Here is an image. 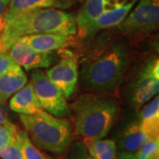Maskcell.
<instances>
[{
	"mask_svg": "<svg viewBox=\"0 0 159 159\" xmlns=\"http://www.w3.org/2000/svg\"><path fill=\"white\" fill-rule=\"evenodd\" d=\"M132 60L129 46L114 42L97 47L83 58L78 82L84 93L108 95L119 89Z\"/></svg>",
	"mask_w": 159,
	"mask_h": 159,
	"instance_id": "obj_1",
	"label": "cell"
},
{
	"mask_svg": "<svg viewBox=\"0 0 159 159\" xmlns=\"http://www.w3.org/2000/svg\"><path fill=\"white\" fill-rule=\"evenodd\" d=\"M74 132L83 139H102L119 118V100L111 95L81 94L71 105Z\"/></svg>",
	"mask_w": 159,
	"mask_h": 159,
	"instance_id": "obj_2",
	"label": "cell"
},
{
	"mask_svg": "<svg viewBox=\"0 0 159 159\" xmlns=\"http://www.w3.org/2000/svg\"><path fill=\"white\" fill-rule=\"evenodd\" d=\"M76 32L73 13L57 8H40L21 12L6 23L0 39L8 51L15 41L26 35L49 33L75 34Z\"/></svg>",
	"mask_w": 159,
	"mask_h": 159,
	"instance_id": "obj_3",
	"label": "cell"
},
{
	"mask_svg": "<svg viewBox=\"0 0 159 159\" xmlns=\"http://www.w3.org/2000/svg\"><path fill=\"white\" fill-rule=\"evenodd\" d=\"M20 122L37 148L62 155L73 141V127L68 119L41 110L30 115H20Z\"/></svg>",
	"mask_w": 159,
	"mask_h": 159,
	"instance_id": "obj_4",
	"label": "cell"
},
{
	"mask_svg": "<svg viewBox=\"0 0 159 159\" xmlns=\"http://www.w3.org/2000/svg\"><path fill=\"white\" fill-rule=\"evenodd\" d=\"M159 23V0H141L116 28L127 37H142L156 31Z\"/></svg>",
	"mask_w": 159,
	"mask_h": 159,
	"instance_id": "obj_5",
	"label": "cell"
},
{
	"mask_svg": "<svg viewBox=\"0 0 159 159\" xmlns=\"http://www.w3.org/2000/svg\"><path fill=\"white\" fill-rule=\"evenodd\" d=\"M30 82L43 110L58 118L71 117L70 105L61 89L40 69L31 70Z\"/></svg>",
	"mask_w": 159,
	"mask_h": 159,
	"instance_id": "obj_6",
	"label": "cell"
},
{
	"mask_svg": "<svg viewBox=\"0 0 159 159\" xmlns=\"http://www.w3.org/2000/svg\"><path fill=\"white\" fill-rule=\"evenodd\" d=\"M159 90V60L149 58L142 65L131 82L128 91L129 102L140 107L157 96Z\"/></svg>",
	"mask_w": 159,
	"mask_h": 159,
	"instance_id": "obj_7",
	"label": "cell"
},
{
	"mask_svg": "<svg viewBox=\"0 0 159 159\" xmlns=\"http://www.w3.org/2000/svg\"><path fill=\"white\" fill-rule=\"evenodd\" d=\"M45 74L47 77L61 89L64 96L69 98L75 92L78 84V57L73 52L66 51L60 60L54 66L47 70Z\"/></svg>",
	"mask_w": 159,
	"mask_h": 159,
	"instance_id": "obj_8",
	"label": "cell"
},
{
	"mask_svg": "<svg viewBox=\"0 0 159 159\" xmlns=\"http://www.w3.org/2000/svg\"><path fill=\"white\" fill-rule=\"evenodd\" d=\"M137 1L138 0H102V13L91 26L87 38L92 37L100 30L118 26L126 17Z\"/></svg>",
	"mask_w": 159,
	"mask_h": 159,
	"instance_id": "obj_9",
	"label": "cell"
},
{
	"mask_svg": "<svg viewBox=\"0 0 159 159\" xmlns=\"http://www.w3.org/2000/svg\"><path fill=\"white\" fill-rule=\"evenodd\" d=\"M8 52L14 62L26 71L47 68L55 61V55L52 52L35 51L20 40L13 43Z\"/></svg>",
	"mask_w": 159,
	"mask_h": 159,
	"instance_id": "obj_10",
	"label": "cell"
},
{
	"mask_svg": "<svg viewBox=\"0 0 159 159\" xmlns=\"http://www.w3.org/2000/svg\"><path fill=\"white\" fill-rule=\"evenodd\" d=\"M20 41L30 46L32 49L42 52H53L61 50L74 43V34L62 33L31 34L20 37Z\"/></svg>",
	"mask_w": 159,
	"mask_h": 159,
	"instance_id": "obj_11",
	"label": "cell"
},
{
	"mask_svg": "<svg viewBox=\"0 0 159 159\" xmlns=\"http://www.w3.org/2000/svg\"><path fill=\"white\" fill-rule=\"evenodd\" d=\"M74 0H11L9 7L4 15L5 22L12 20L20 13L40 8L68 9L74 6Z\"/></svg>",
	"mask_w": 159,
	"mask_h": 159,
	"instance_id": "obj_12",
	"label": "cell"
},
{
	"mask_svg": "<svg viewBox=\"0 0 159 159\" xmlns=\"http://www.w3.org/2000/svg\"><path fill=\"white\" fill-rule=\"evenodd\" d=\"M9 107L12 111L24 115L34 114L43 110L30 81L12 95Z\"/></svg>",
	"mask_w": 159,
	"mask_h": 159,
	"instance_id": "obj_13",
	"label": "cell"
},
{
	"mask_svg": "<svg viewBox=\"0 0 159 159\" xmlns=\"http://www.w3.org/2000/svg\"><path fill=\"white\" fill-rule=\"evenodd\" d=\"M148 140L142 130L139 119L134 120L125 126L119 136V147L123 151L135 152Z\"/></svg>",
	"mask_w": 159,
	"mask_h": 159,
	"instance_id": "obj_14",
	"label": "cell"
},
{
	"mask_svg": "<svg viewBox=\"0 0 159 159\" xmlns=\"http://www.w3.org/2000/svg\"><path fill=\"white\" fill-rule=\"evenodd\" d=\"M142 130L148 139L159 137V97L156 96L147 103L139 115Z\"/></svg>",
	"mask_w": 159,
	"mask_h": 159,
	"instance_id": "obj_15",
	"label": "cell"
},
{
	"mask_svg": "<svg viewBox=\"0 0 159 159\" xmlns=\"http://www.w3.org/2000/svg\"><path fill=\"white\" fill-rule=\"evenodd\" d=\"M28 80L27 74L20 66L0 76V101L6 102L8 98L26 85Z\"/></svg>",
	"mask_w": 159,
	"mask_h": 159,
	"instance_id": "obj_16",
	"label": "cell"
},
{
	"mask_svg": "<svg viewBox=\"0 0 159 159\" xmlns=\"http://www.w3.org/2000/svg\"><path fill=\"white\" fill-rule=\"evenodd\" d=\"M83 143L93 159H117V144L110 139H83Z\"/></svg>",
	"mask_w": 159,
	"mask_h": 159,
	"instance_id": "obj_17",
	"label": "cell"
},
{
	"mask_svg": "<svg viewBox=\"0 0 159 159\" xmlns=\"http://www.w3.org/2000/svg\"><path fill=\"white\" fill-rule=\"evenodd\" d=\"M16 138L21 147L25 159H52L40 151L30 140L29 134L25 130L19 128L16 134Z\"/></svg>",
	"mask_w": 159,
	"mask_h": 159,
	"instance_id": "obj_18",
	"label": "cell"
},
{
	"mask_svg": "<svg viewBox=\"0 0 159 159\" xmlns=\"http://www.w3.org/2000/svg\"><path fill=\"white\" fill-rule=\"evenodd\" d=\"M19 129L17 125L8 121L0 124V148L10 145L16 140V134Z\"/></svg>",
	"mask_w": 159,
	"mask_h": 159,
	"instance_id": "obj_19",
	"label": "cell"
},
{
	"mask_svg": "<svg viewBox=\"0 0 159 159\" xmlns=\"http://www.w3.org/2000/svg\"><path fill=\"white\" fill-rule=\"evenodd\" d=\"M154 154H159V137L148 139L137 150V159H147Z\"/></svg>",
	"mask_w": 159,
	"mask_h": 159,
	"instance_id": "obj_20",
	"label": "cell"
},
{
	"mask_svg": "<svg viewBox=\"0 0 159 159\" xmlns=\"http://www.w3.org/2000/svg\"><path fill=\"white\" fill-rule=\"evenodd\" d=\"M0 158L1 159H25L21 147L18 142L17 138L10 145L5 148H0Z\"/></svg>",
	"mask_w": 159,
	"mask_h": 159,
	"instance_id": "obj_21",
	"label": "cell"
},
{
	"mask_svg": "<svg viewBox=\"0 0 159 159\" xmlns=\"http://www.w3.org/2000/svg\"><path fill=\"white\" fill-rule=\"evenodd\" d=\"M17 66L18 65L11 58L8 51H0V76Z\"/></svg>",
	"mask_w": 159,
	"mask_h": 159,
	"instance_id": "obj_22",
	"label": "cell"
},
{
	"mask_svg": "<svg viewBox=\"0 0 159 159\" xmlns=\"http://www.w3.org/2000/svg\"><path fill=\"white\" fill-rule=\"evenodd\" d=\"M8 112L6 108V102L0 101V124L8 122Z\"/></svg>",
	"mask_w": 159,
	"mask_h": 159,
	"instance_id": "obj_23",
	"label": "cell"
},
{
	"mask_svg": "<svg viewBox=\"0 0 159 159\" xmlns=\"http://www.w3.org/2000/svg\"><path fill=\"white\" fill-rule=\"evenodd\" d=\"M11 0H0V17H4L7 11Z\"/></svg>",
	"mask_w": 159,
	"mask_h": 159,
	"instance_id": "obj_24",
	"label": "cell"
},
{
	"mask_svg": "<svg viewBox=\"0 0 159 159\" xmlns=\"http://www.w3.org/2000/svg\"><path fill=\"white\" fill-rule=\"evenodd\" d=\"M118 159H137L135 154L128 151H122L119 154Z\"/></svg>",
	"mask_w": 159,
	"mask_h": 159,
	"instance_id": "obj_25",
	"label": "cell"
},
{
	"mask_svg": "<svg viewBox=\"0 0 159 159\" xmlns=\"http://www.w3.org/2000/svg\"><path fill=\"white\" fill-rule=\"evenodd\" d=\"M5 26H6V22L4 20V17H0V35L5 29Z\"/></svg>",
	"mask_w": 159,
	"mask_h": 159,
	"instance_id": "obj_26",
	"label": "cell"
},
{
	"mask_svg": "<svg viewBox=\"0 0 159 159\" xmlns=\"http://www.w3.org/2000/svg\"><path fill=\"white\" fill-rule=\"evenodd\" d=\"M147 159H159V154H154Z\"/></svg>",
	"mask_w": 159,
	"mask_h": 159,
	"instance_id": "obj_27",
	"label": "cell"
},
{
	"mask_svg": "<svg viewBox=\"0 0 159 159\" xmlns=\"http://www.w3.org/2000/svg\"><path fill=\"white\" fill-rule=\"evenodd\" d=\"M6 51V50L5 49V46H4V43H3L2 40L0 39V51Z\"/></svg>",
	"mask_w": 159,
	"mask_h": 159,
	"instance_id": "obj_28",
	"label": "cell"
},
{
	"mask_svg": "<svg viewBox=\"0 0 159 159\" xmlns=\"http://www.w3.org/2000/svg\"><path fill=\"white\" fill-rule=\"evenodd\" d=\"M76 1H78V2H83L84 0H76Z\"/></svg>",
	"mask_w": 159,
	"mask_h": 159,
	"instance_id": "obj_29",
	"label": "cell"
},
{
	"mask_svg": "<svg viewBox=\"0 0 159 159\" xmlns=\"http://www.w3.org/2000/svg\"><path fill=\"white\" fill-rule=\"evenodd\" d=\"M87 159H93V158H91L90 157H88V158H87Z\"/></svg>",
	"mask_w": 159,
	"mask_h": 159,
	"instance_id": "obj_30",
	"label": "cell"
}]
</instances>
